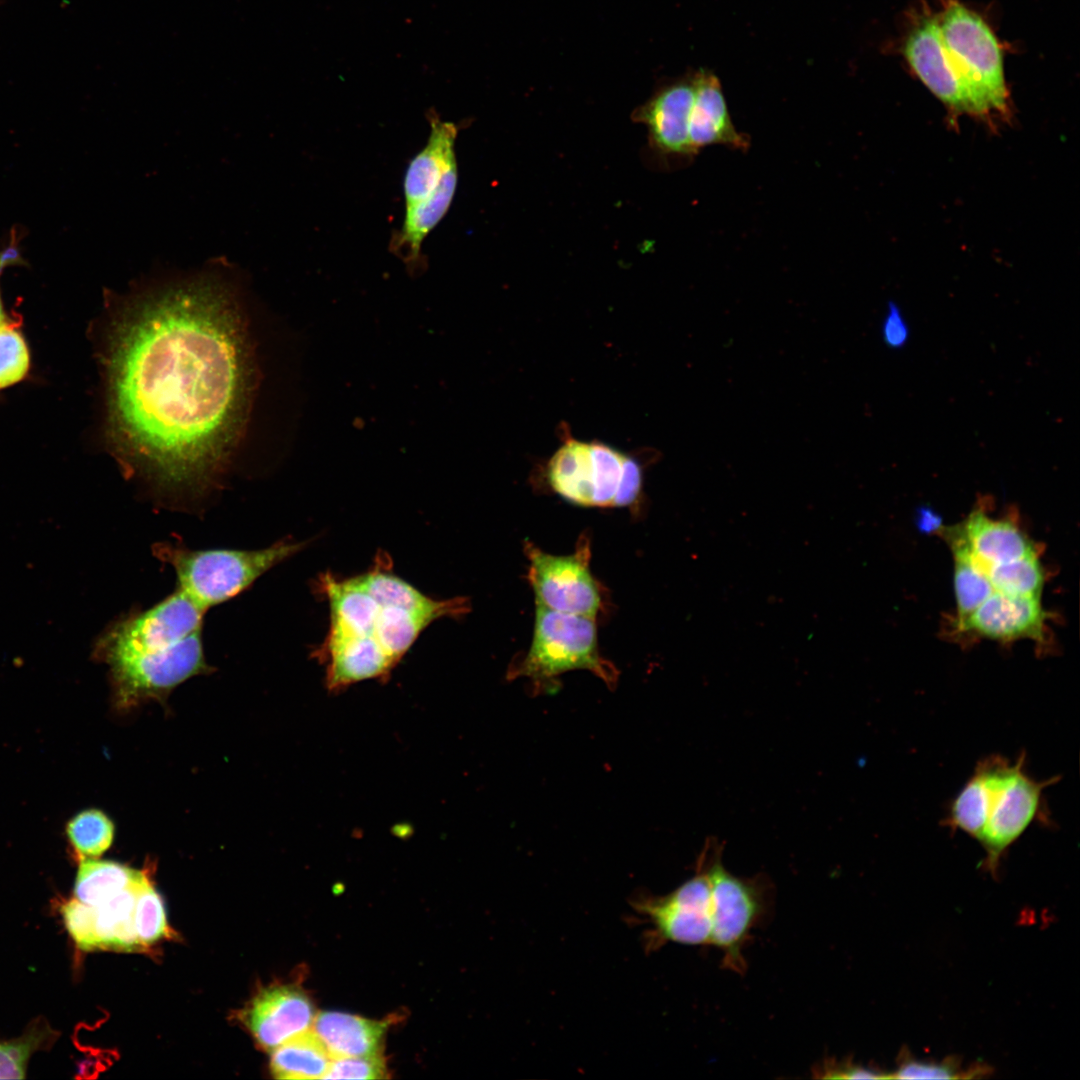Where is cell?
<instances>
[{
  "mask_svg": "<svg viewBox=\"0 0 1080 1080\" xmlns=\"http://www.w3.org/2000/svg\"><path fill=\"white\" fill-rule=\"evenodd\" d=\"M230 270L215 262L112 299L108 441L127 474L168 492L215 484L243 422L250 366Z\"/></svg>",
  "mask_w": 1080,
  "mask_h": 1080,
  "instance_id": "cell-1",
  "label": "cell"
},
{
  "mask_svg": "<svg viewBox=\"0 0 1080 1080\" xmlns=\"http://www.w3.org/2000/svg\"><path fill=\"white\" fill-rule=\"evenodd\" d=\"M134 927L141 946L153 944L168 934L163 901L148 878L136 893Z\"/></svg>",
  "mask_w": 1080,
  "mask_h": 1080,
  "instance_id": "cell-25",
  "label": "cell"
},
{
  "mask_svg": "<svg viewBox=\"0 0 1080 1080\" xmlns=\"http://www.w3.org/2000/svg\"><path fill=\"white\" fill-rule=\"evenodd\" d=\"M941 531L952 552L963 553L985 573L993 565L1037 553L1014 522L990 518L983 510H975L963 523Z\"/></svg>",
  "mask_w": 1080,
  "mask_h": 1080,
  "instance_id": "cell-12",
  "label": "cell"
},
{
  "mask_svg": "<svg viewBox=\"0 0 1080 1080\" xmlns=\"http://www.w3.org/2000/svg\"><path fill=\"white\" fill-rule=\"evenodd\" d=\"M204 614L176 588L152 607L121 616L105 628L93 656L109 668L119 710L162 701L185 680L210 672L202 642Z\"/></svg>",
  "mask_w": 1080,
  "mask_h": 1080,
  "instance_id": "cell-2",
  "label": "cell"
},
{
  "mask_svg": "<svg viewBox=\"0 0 1080 1080\" xmlns=\"http://www.w3.org/2000/svg\"><path fill=\"white\" fill-rule=\"evenodd\" d=\"M910 335V327L901 308L895 301H888L886 313L881 323L883 343L889 349L900 350L906 346Z\"/></svg>",
  "mask_w": 1080,
  "mask_h": 1080,
  "instance_id": "cell-30",
  "label": "cell"
},
{
  "mask_svg": "<svg viewBox=\"0 0 1080 1080\" xmlns=\"http://www.w3.org/2000/svg\"><path fill=\"white\" fill-rule=\"evenodd\" d=\"M528 558V581L535 594V604L548 609L596 618L601 608L598 583L590 568V544L582 537L577 550L568 555H554L534 544H525Z\"/></svg>",
  "mask_w": 1080,
  "mask_h": 1080,
  "instance_id": "cell-10",
  "label": "cell"
},
{
  "mask_svg": "<svg viewBox=\"0 0 1080 1080\" xmlns=\"http://www.w3.org/2000/svg\"><path fill=\"white\" fill-rule=\"evenodd\" d=\"M61 913L65 926L79 949L83 951L100 949L93 906L73 898L61 906Z\"/></svg>",
  "mask_w": 1080,
  "mask_h": 1080,
  "instance_id": "cell-28",
  "label": "cell"
},
{
  "mask_svg": "<svg viewBox=\"0 0 1080 1080\" xmlns=\"http://www.w3.org/2000/svg\"><path fill=\"white\" fill-rule=\"evenodd\" d=\"M953 556L956 619H960L974 611L994 592V588L987 574L966 555L953 552Z\"/></svg>",
  "mask_w": 1080,
  "mask_h": 1080,
  "instance_id": "cell-23",
  "label": "cell"
},
{
  "mask_svg": "<svg viewBox=\"0 0 1080 1080\" xmlns=\"http://www.w3.org/2000/svg\"><path fill=\"white\" fill-rule=\"evenodd\" d=\"M984 1067H975L968 1071L960 1069L953 1059L940 1063L918 1061L908 1055L901 1057L898 1068L889 1073V1079H958L973 1078L985 1074Z\"/></svg>",
  "mask_w": 1080,
  "mask_h": 1080,
  "instance_id": "cell-27",
  "label": "cell"
},
{
  "mask_svg": "<svg viewBox=\"0 0 1080 1080\" xmlns=\"http://www.w3.org/2000/svg\"><path fill=\"white\" fill-rule=\"evenodd\" d=\"M67 840L80 859L96 858L112 845L115 827L101 810L87 809L71 818L65 827Z\"/></svg>",
  "mask_w": 1080,
  "mask_h": 1080,
  "instance_id": "cell-21",
  "label": "cell"
},
{
  "mask_svg": "<svg viewBox=\"0 0 1080 1080\" xmlns=\"http://www.w3.org/2000/svg\"><path fill=\"white\" fill-rule=\"evenodd\" d=\"M1048 617L1040 598L994 591L970 614L956 619L954 626L958 633L1002 642L1030 638L1043 643Z\"/></svg>",
  "mask_w": 1080,
  "mask_h": 1080,
  "instance_id": "cell-13",
  "label": "cell"
},
{
  "mask_svg": "<svg viewBox=\"0 0 1080 1080\" xmlns=\"http://www.w3.org/2000/svg\"><path fill=\"white\" fill-rule=\"evenodd\" d=\"M573 670H587L610 689L616 687L618 671L600 654L595 618L536 604L530 647L508 678H527L535 694H551L558 690L559 676Z\"/></svg>",
  "mask_w": 1080,
  "mask_h": 1080,
  "instance_id": "cell-6",
  "label": "cell"
},
{
  "mask_svg": "<svg viewBox=\"0 0 1080 1080\" xmlns=\"http://www.w3.org/2000/svg\"><path fill=\"white\" fill-rule=\"evenodd\" d=\"M937 14L947 62L962 85L973 116L1009 115L1002 47L990 26L959 0H943Z\"/></svg>",
  "mask_w": 1080,
  "mask_h": 1080,
  "instance_id": "cell-5",
  "label": "cell"
},
{
  "mask_svg": "<svg viewBox=\"0 0 1080 1080\" xmlns=\"http://www.w3.org/2000/svg\"><path fill=\"white\" fill-rule=\"evenodd\" d=\"M918 528L925 533L941 530V518L929 507H920L917 513Z\"/></svg>",
  "mask_w": 1080,
  "mask_h": 1080,
  "instance_id": "cell-32",
  "label": "cell"
},
{
  "mask_svg": "<svg viewBox=\"0 0 1080 1080\" xmlns=\"http://www.w3.org/2000/svg\"><path fill=\"white\" fill-rule=\"evenodd\" d=\"M310 999L290 986H277L260 993L246 1014L247 1025L264 1048L273 1050L287 1040L310 1030L315 1019Z\"/></svg>",
  "mask_w": 1080,
  "mask_h": 1080,
  "instance_id": "cell-14",
  "label": "cell"
},
{
  "mask_svg": "<svg viewBox=\"0 0 1080 1080\" xmlns=\"http://www.w3.org/2000/svg\"><path fill=\"white\" fill-rule=\"evenodd\" d=\"M303 546L282 540L257 550H195L180 543L160 542L152 546V552L174 569L176 588L206 612L246 590Z\"/></svg>",
  "mask_w": 1080,
  "mask_h": 1080,
  "instance_id": "cell-7",
  "label": "cell"
},
{
  "mask_svg": "<svg viewBox=\"0 0 1080 1080\" xmlns=\"http://www.w3.org/2000/svg\"><path fill=\"white\" fill-rule=\"evenodd\" d=\"M903 48L912 71L939 100L952 112L973 116L970 101L947 62L937 14L926 7L916 13Z\"/></svg>",
  "mask_w": 1080,
  "mask_h": 1080,
  "instance_id": "cell-11",
  "label": "cell"
},
{
  "mask_svg": "<svg viewBox=\"0 0 1080 1080\" xmlns=\"http://www.w3.org/2000/svg\"><path fill=\"white\" fill-rule=\"evenodd\" d=\"M44 1029H33L21 1038L0 1042V1079H23L28 1060L46 1039Z\"/></svg>",
  "mask_w": 1080,
  "mask_h": 1080,
  "instance_id": "cell-26",
  "label": "cell"
},
{
  "mask_svg": "<svg viewBox=\"0 0 1080 1080\" xmlns=\"http://www.w3.org/2000/svg\"><path fill=\"white\" fill-rule=\"evenodd\" d=\"M986 574L994 591L1040 598L1044 575L1037 553L993 565Z\"/></svg>",
  "mask_w": 1080,
  "mask_h": 1080,
  "instance_id": "cell-22",
  "label": "cell"
},
{
  "mask_svg": "<svg viewBox=\"0 0 1080 1080\" xmlns=\"http://www.w3.org/2000/svg\"><path fill=\"white\" fill-rule=\"evenodd\" d=\"M386 1027L384 1021L325 1011L315 1016L312 1030L334 1059L380 1054Z\"/></svg>",
  "mask_w": 1080,
  "mask_h": 1080,
  "instance_id": "cell-17",
  "label": "cell"
},
{
  "mask_svg": "<svg viewBox=\"0 0 1080 1080\" xmlns=\"http://www.w3.org/2000/svg\"><path fill=\"white\" fill-rule=\"evenodd\" d=\"M332 1059L310 1029L274 1048L270 1066L278 1079H324Z\"/></svg>",
  "mask_w": 1080,
  "mask_h": 1080,
  "instance_id": "cell-19",
  "label": "cell"
},
{
  "mask_svg": "<svg viewBox=\"0 0 1080 1080\" xmlns=\"http://www.w3.org/2000/svg\"><path fill=\"white\" fill-rule=\"evenodd\" d=\"M693 99L690 78L665 87L635 112V119L647 126L650 141L659 153L685 159L697 154L689 139Z\"/></svg>",
  "mask_w": 1080,
  "mask_h": 1080,
  "instance_id": "cell-15",
  "label": "cell"
},
{
  "mask_svg": "<svg viewBox=\"0 0 1080 1080\" xmlns=\"http://www.w3.org/2000/svg\"><path fill=\"white\" fill-rule=\"evenodd\" d=\"M561 442L545 467L556 494L583 507H627L638 500L642 469L634 457L597 440L575 439L567 429Z\"/></svg>",
  "mask_w": 1080,
  "mask_h": 1080,
  "instance_id": "cell-4",
  "label": "cell"
},
{
  "mask_svg": "<svg viewBox=\"0 0 1080 1080\" xmlns=\"http://www.w3.org/2000/svg\"><path fill=\"white\" fill-rule=\"evenodd\" d=\"M386 1066L381 1054L332 1059L324 1079H383Z\"/></svg>",
  "mask_w": 1080,
  "mask_h": 1080,
  "instance_id": "cell-29",
  "label": "cell"
},
{
  "mask_svg": "<svg viewBox=\"0 0 1080 1080\" xmlns=\"http://www.w3.org/2000/svg\"><path fill=\"white\" fill-rule=\"evenodd\" d=\"M816 1076L825 1079H889V1073L832 1059L816 1069Z\"/></svg>",
  "mask_w": 1080,
  "mask_h": 1080,
  "instance_id": "cell-31",
  "label": "cell"
},
{
  "mask_svg": "<svg viewBox=\"0 0 1080 1080\" xmlns=\"http://www.w3.org/2000/svg\"><path fill=\"white\" fill-rule=\"evenodd\" d=\"M632 906L648 924L644 938L649 952L668 942L711 945L712 902L705 844L692 877L668 894L640 896Z\"/></svg>",
  "mask_w": 1080,
  "mask_h": 1080,
  "instance_id": "cell-9",
  "label": "cell"
},
{
  "mask_svg": "<svg viewBox=\"0 0 1080 1080\" xmlns=\"http://www.w3.org/2000/svg\"><path fill=\"white\" fill-rule=\"evenodd\" d=\"M146 877L143 871L114 861L83 858L79 862L74 896L87 905L98 906Z\"/></svg>",
  "mask_w": 1080,
  "mask_h": 1080,
  "instance_id": "cell-18",
  "label": "cell"
},
{
  "mask_svg": "<svg viewBox=\"0 0 1080 1080\" xmlns=\"http://www.w3.org/2000/svg\"><path fill=\"white\" fill-rule=\"evenodd\" d=\"M704 844L711 886V945L720 950L724 968L742 974L747 967L744 948L752 930L767 916L771 887L762 874L741 878L726 870L718 839L710 837Z\"/></svg>",
  "mask_w": 1080,
  "mask_h": 1080,
  "instance_id": "cell-8",
  "label": "cell"
},
{
  "mask_svg": "<svg viewBox=\"0 0 1080 1080\" xmlns=\"http://www.w3.org/2000/svg\"><path fill=\"white\" fill-rule=\"evenodd\" d=\"M139 884L94 907L100 949L134 951L141 947L134 927V907Z\"/></svg>",
  "mask_w": 1080,
  "mask_h": 1080,
  "instance_id": "cell-20",
  "label": "cell"
},
{
  "mask_svg": "<svg viewBox=\"0 0 1080 1080\" xmlns=\"http://www.w3.org/2000/svg\"><path fill=\"white\" fill-rule=\"evenodd\" d=\"M30 368V354L18 320L0 322V390L22 381Z\"/></svg>",
  "mask_w": 1080,
  "mask_h": 1080,
  "instance_id": "cell-24",
  "label": "cell"
},
{
  "mask_svg": "<svg viewBox=\"0 0 1080 1080\" xmlns=\"http://www.w3.org/2000/svg\"><path fill=\"white\" fill-rule=\"evenodd\" d=\"M1025 764V753L1013 761L1001 755L980 760L943 821L953 832H964L981 844L983 866L992 874L1011 845L1044 817L1043 791L1057 782V777L1033 779Z\"/></svg>",
  "mask_w": 1080,
  "mask_h": 1080,
  "instance_id": "cell-3",
  "label": "cell"
},
{
  "mask_svg": "<svg viewBox=\"0 0 1080 1080\" xmlns=\"http://www.w3.org/2000/svg\"><path fill=\"white\" fill-rule=\"evenodd\" d=\"M692 78L694 99L689 118V139L693 149L698 153L709 145H723L746 151L750 139L735 128L719 79L705 69L697 71Z\"/></svg>",
  "mask_w": 1080,
  "mask_h": 1080,
  "instance_id": "cell-16",
  "label": "cell"
},
{
  "mask_svg": "<svg viewBox=\"0 0 1080 1080\" xmlns=\"http://www.w3.org/2000/svg\"><path fill=\"white\" fill-rule=\"evenodd\" d=\"M7 317H8V315L5 314L1 294H0V322L3 321Z\"/></svg>",
  "mask_w": 1080,
  "mask_h": 1080,
  "instance_id": "cell-34",
  "label": "cell"
},
{
  "mask_svg": "<svg viewBox=\"0 0 1080 1080\" xmlns=\"http://www.w3.org/2000/svg\"><path fill=\"white\" fill-rule=\"evenodd\" d=\"M22 262H23V260L21 258V255H20L17 247L10 246V247H7L4 250H1L0 251V274L5 268H7V267H9L11 265H17L18 263H22Z\"/></svg>",
  "mask_w": 1080,
  "mask_h": 1080,
  "instance_id": "cell-33",
  "label": "cell"
}]
</instances>
